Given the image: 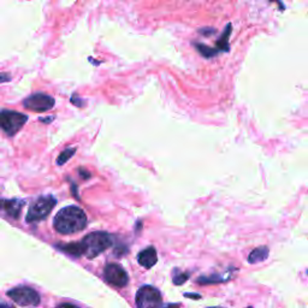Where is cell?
I'll return each mask as SVG.
<instances>
[{
	"mask_svg": "<svg viewBox=\"0 0 308 308\" xmlns=\"http://www.w3.org/2000/svg\"><path fill=\"white\" fill-rule=\"evenodd\" d=\"M87 223V215L77 206L61 208L53 219V227L56 231L64 235L76 234L84 230Z\"/></svg>",
	"mask_w": 308,
	"mask_h": 308,
	"instance_id": "6da1fadb",
	"label": "cell"
},
{
	"mask_svg": "<svg viewBox=\"0 0 308 308\" xmlns=\"http://www.w3.org/2000/svg\"><path fill=\"white\" fill-rule=\"evenodd\" d=\"M81 245L83 248V255L88 259H93L114 245V237L107 232L95 231L85 236L81 241Z\"/></svg>",
	"mask_w": 308,
	"mask_h": 308,
	"instance_id": "7a4b0ae2",
	"label": "cell"
},
{
	"mask_svg": "<svg viewBox=\"0 0 308 308\" xmlns=\"http://www.w3.org/2000/svg\"><path fill=\"white\" fill-rule=\"evenodd\" d=\"M56 205L57 200L54 199L52 195L39 197L29 207L28 213H27V222L28 223H37V222L43 221V219L49 217Z\"/></svg>",
	"mask_w": 308,
	"mask_h": 308,
	"instance_id": "3957f363",
	"label": "cell"
},
{
	"mask_svg": "<svg viewBox=\"0 0 308 308\" xmlns=\"http://www.w3.org/2000/svg\"><path fill=\"white\" fill-rule=\"evenodd\" d=\"M28 121V117L12 109L0 111V129L9 136L16 135Z\"/></svg>",
	"mask_w": 308,
	"mask_h": 308,
	"instance_id": "277c9868",
	"label": "cell"
},
{
	"mask_svg": "<svg viewBox=\"0 0 308 308\" xmlns=\"http://www.w3.org/2000/svg\"><path fill=\"white\" fill-rule=\"evenodd\" d=\"M138 308H160L163 306V296L157 288L152 285H143L136 294Z\"/></svg>",
	"mask_w": 308,
	"mask_h": 308,
	"instance_id": "5b68a950",
	"label": "cell"
},
{
	"mask_svg": "<svg viewBox=\"0 0 308 308\" xmlns=\"http://www.w3.org/2000/svg\"><path fill=\"white\" fill-rule=\"evenodd\" d=\"M8 296L20 306H36L41 301L37 292L29 287H17V288L9 290Z\"/></svg>",
	"mask_w": 308,
	"mask_h": 308,
	"instance_id": "8992f818",
	"label": "cell"
},
{
	"mask_svg": "<svg viewBox=\"0 0 308 308\" xmlns=\"http://www.w3.org/2000/svg\"><path fill=\"white\" fill-rule=\"evenodd\" d=\"M54 104H56L54 99L45 93L32 94L23 101V106L27 109H30V111L34 112H46L53 108Z\"/></svg>",
	"mask_w": 308,
	"mask_h": 308,
	"instance_id": "52a82bcc",
	"label": "cell"
},
{
	"mask_svg": "<svg viewBox=\"0 0 308 308\" xmlns=\"http://www.w3.org/2000/svg\"><path fill=\"white\" fill-rule=\"evenodd\" d=\"M104 277L106 282L111 284V285L118 287V288H123L129 282L128 273L124 269L122 268L118 263H107L104 269Z\"/></svg>",
	"mask_w": 308,
	"mask_h": 308,
	"instance_id": "ba28073f",
	"label": "cell"
},
{
	"mask_svg": "<svg viewBox=\"0 0 308 308\" xmlns=\"http://www.w3.org/2000/svg\"><path fill=\"white\" fill-rule=\"evenodd\" d=\"M25 204H26L25 201L19 200V199L0 200V211L5 212L9 217L17 219V218H19L20 211H22Z\"/></svg>",
	"mask_w": 308,
	"mask_h": 308,
	"instance_id": "9c48e42d",
	"label": "cell"
},
{
	"mask_svg": "<svg viewBox=\"0 0 308 308\" xmlns=\"http://www.w3.org/2000/svg\"><path fill=\"white\" fill-rule=\"evenodd\" d=\"M138 261L141 266L145 269H150L156 265L158 261V255H157V251L154 247H148L143 249L142 252L139 253Z\"/></svg>",
	"mask_w": 308,
	"mask_h": 308,
	"instance_id": "30bf717a",
	"label": "cell"
},
{
	"mask_svg": "<svg viewBox=\"0 0 308 308\" xmlns=\"http://www.w3.org/2000/svg\"><path fill=\"white\" fill-rule=\"evenodd\" d=\"M56 247L60 249L61 252L67 253V254L73 255L75 258H80L83 255V248H82L81 242H70V244H59Z\"/></svg>",
	"mask_w": 308,
	"mask_h": 308,
	"instance_id": "8fae6325",
	"label": "cell"
},
{
	"mask_svg": "<svg viewBox=\"0 0 308 308\" xmlns=\"http://www.w3.org/2000/svg\"><path fill=\"white\" fill-rule=\"evenodd\" d=\"M269 253H270L269 247H266V246H260V247L255 248L254 251H252L251 254L248 255V262L249 263L261 262L263 260L268 259Z\"/></svg>",
	"mask_w": 308,
	"mask_h": 308,
	"instance_id": "7c38bea8",
	"label": "cell"
},
{
	"mask_svg": "<svg viewBox=\"0 0 308 308\" xmlns=\"http://www.w3.org/2000/svg\"><path fill=\"white\" fill-rule=\"evenodd\" d=\"M231 34V25H228L227 28H225L223 35H222L221 39L217 41L215 43V50L219 52H225V51H229V37H230Z\"/></svg>",
	"mask_w": 308,
	"mask_h": 308,
	"instance_id": "4fadbf2b",
	"label": "cell"
},
{
	"mask_svg": "<svg viewBox=\"0 0 308 308\" xmlns=\"http://www.w3.org/2000/svg\"><path fill=\"white\" fill-rule=\"evenodd\" d=\"M194 46L196 47L197 52L205 58H213L218 54V51L215 50V47H208L204 45V43H194Z\"/></svg>",
	"mask_w": 308,
	"mask_h": 308,
	"instance_id": "5bb4252c",
	"label": "cell"
},
{
	"mask_svg": "<svg viewBox=\"0 0 308 308\" xmlns=\"http://www.w3.org/2000/svg\"><path fill=\"white\" fill-rule=\"evenodd\" d=\"M76 153V148H67V149H64L63 152H61L59 156H58V158H57V164L58 165H64L65 163L68 162V160H69L71 157L74 156V154Z\"/></svg>",
	"mask_w": 308,
	"mask_h": 308,
	"instance_id": "9a60e30c",
	"label": "cell"
},
{
	"mask_svg": "<svg viewBox=\"0 0 308 308\" xmlns=\"http://www.w3.org/2000/svg\"><path fill=\"white\" fill-rule=\"evenodd\" d=\"M190 275L188 272H181L180 270H173V276H172V282L176 285H182L186 280H188Z\"/></svg>",
	"mask_w": 308,
	"mask_h": 308,
	"instance_id": "2e32d148",
	"label": "cell"
},
{
	"mask_svg": "<svg viewBox=\"0 0 308 308\" xmlns=\"http://www.w3.org/2000/svg\"><path fill=\"white\" fill-rule=\"evenodd\" d=\"M225 278H221V275H212L208 277H200L197 279V282L200 284H215V283H221V282H225Z\"/></svg>",
	"mask_w": 308,
	"mask_h": 308,
	"instance_id": "e0dca14e",
	"label": "cell"
},
{
	"mask_svg": "<svg viewBox=\"0 0 308 308\" xmlns=\"http://www.w3.org/2000/svg\"><path fill=\"white\" fill-rule=\"evenodd\" d=\"M11 75L8 73H0V83H4V82L11 81Z\"/></svg>",
	"mask_w": 308,
	"mask_h": 308,
	"instance_id": "ac0fdd59",
	"label": "cell"
},
{
	"mask_svg": "<svg viewBox=\"0 0 308 308\" xmlns=\"http://www.w3.org/2000/svg\"><path fill=\"white\" fill-rule=\"evenodd\" d=\"M210 28H203L199 30L200 34H203V35H212V34L215 33V30L213 28H211V30H208Z\"/></svg>",
	"mask_w": 308,
	"mask_h": 308,
	"instance_id": "d6986e66",
	"label": "cell"
},
{
	"mask_svg": "<svg viewBox=\"0 0 308 308\" xmlns=\"http://www.w3.org/2000/svg\"><path fill=\"white\" fill-rule=\"evenodd\" d=\"M184 297H189V299H194V300L201 299V296L199 295V294H194V293H190V294L186 293V294H184Z\"/></svg>",
	"mask_w": 308,
	"mask_h": 308,
	"instance_id": "ffe728a7",
	"label": "cell"
},
{
	"mask_svg": "<svg viewBox=\"0 0 308 308\" xmlns=\"http://www.w3.org/2000/svg\"><path fill=\"white\" fill-rule=\"evenodd\" d=\"M57 308H78V307L74 306V304H71V303H61Z\"/></svg>",
	"mask_w": 308,
	"mask_h": 308,
	"instance_id": "44dd1931",
	"label": "cell"
},
{
	"mask_svg": "<svg viewBox=\"0 0 308 308\" xmlns=\"http://www.w3.org/2000/svg\"><path fill=\"white\" fill-rule=\"evenodd\" d=\"M160 308H180V304L177 303H170V304H163Z\"/></svg>",
	"mask_w": 308,
	"mask_h": 308,
	"instance_id": "7402d4cb",
	"label": "cell"
},
{
	"mask_svg": "<svg viewBox=\"0 0 308 308\" xmlns=\"http://www.w3.org/2000/svg\"><path fill=\"white\" fill-rule=\"evenodd\" d=\"M0 308H15L13 306H11V304L9 303H5V302H0Z\"/></svg>",
	"mask_w": 308,
	"mask_h": 308,
	"instance_id": "603a6c76",
	"label": "cell"
},
{
	"mask_svg": "<svg viewBox=\"0 0 308 308\" xmlns=\"http://www.w3.org/2000/svg\"><path fill=\"white\" fill-rule=\"evenodd\" d=\"M52 119H53V117H51V118H46V119L41 118L40 121H41V122H45V123H50V122H52Z\"/></svg>",
	"mask_w": 308,
	"mask_h": 308,
	"instance_id": "cb8c5ba5",
	"label": "cell"
},
{
	"mask_svg": "<svg viewBox=\"0 0 308 308\" xmlns=\"http://www.w3.org/2000/svg\"><path fill=\"white\" fill-rule=\"evenodd\" d=\"M210 308H222V307H210Z\"/></svg>",
	"mask_w": 308,
	"mask_h": 308,
	"instance_id": "d4e9b609",
	"label": "cell"
},
{
	"mask_svg": "<svg viewBox=\"0 0 308 308\" xmlns=\"http://www.w3.org/2000/svg\"><path fill=\"white\" fill-rule=\"evenodd\" d=\"M248 308H253V307H248Z\"/></svg>",
	"mask_w": 308,
	"mask_h": 308,
	"instance_id": "484cf974",
	"label": "cell"
}]
</instances>
